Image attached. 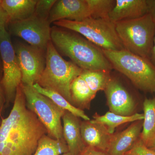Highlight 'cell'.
<instances>
[{
	"mask_svg": "<svg viewBox=\"0 0 155 155\" xmlns=\"http://www.w3.org/2000/svg\"><path fill=\"white\" fill-rule=\"evenodd\" d=\"M115 24L125 49L150 60L155 35V22L150 14Z\"/></svg>",
	"mask_w": 155,
	"mask_h": 155,
	"instance_id": "5b68a950",
	"label": "cell"
},
{
	"mask_svg": "<svg viewBox=\"0 0 155 155\" xmlns=\"http://www.w3.org/2000/svg\"><path fill=\"white\" fill-rule=\"evenodd\" d=\"M26 107L25 94L21 84L17 87L14 106L7 118H2L0 124V153L5 146V143L9 133L23 111Z\"/></svg>",
	"mask_w": 155,
	"mask_h": 155,
	"instance_id": "e0dca14e",
	"label": "cell"
},
{
	"mask_svg": "<svg viewBox=\"0 0 155 155\" xmlns=\"http://www.w3.org/2000/svg\"><path fill=\"white\" fill-rule=\"evenodd\" d=\"M56 0H38L34 15L41 19L48 20L50 12Z\"/></svg>",
	"mask_w": 155,
	"mask_h": 155,
	"instance_id": "484cf974",
	"label": "cell"
},
{
	"mask_svg": "<svg viewBox=\"0 0 155 155\" xmlns=\"http://www.w3.org/2000/svg\"></svg>",
	"mask_w": 155,
	"mask_h": 155,
	"instance_id": "8d00e7d4",
	"label": "cell"
},
{
	"mask_svg": "<svg viewBox=\"0 0 155 155\" xmlns=\"http://www.w3.org/2000/svg\"><path fill=\"white\" fill-rule=\"evenodd\" d=\"M9 23L28 19L34 14L37 0H0Z\"/></svg>",
	"mask_w": 155,
	"mask_h": 155,
	"instance_id": "ac0fdd59",
	"label": "cell"
},
{
	"mask_svg": "<svg viewBox=\"0 0 155 155\" xmlns=\"http://www.w3.org/2000/svg\"><path fill=\"white\" fill-rule=\"evenodd\" d=\"M8 23H9L8 17L0 2V29L3 27H6V25Z\"/></svg>",
	"mask_w": 155,
	"mask_h": 155,
	"instance_id": "f1b7e54d",
	"label": "cell"
},
{
	"mask_svg": "<svg viewBox=\"0 0 155 155\" xmlns=\"http://www.w3.org/2000/svg\"><path fill=\"white\" fill-rule=\"evenodd\" d=\"M150 61L155 66V35L154 38L153 45L152 50Z\"/></svg>",
	"mask_w": 155,
	"mask_h": 155,
	"instance_id": "1f68e13d",
	"label": "cell"
},
{
	"mask_svg": "<svg viewBox=\"0 0 155 155\" xmlns=\"http://www.w3.org/2000/svg\"><path fill=\"white\" fill-rule=\"evenodd\" d=\"M148 14L147 0H116L114 8L109 14L111 22L140 18Z\"/></svg>",
	"mask_w": 155,
	"mask_h": 155,
	"instance_id": "9a60e30c",
	"label": "cell"
},
{
	"mask_svg": "<svg viewBox=\"0 0 155 155\" xmlns=\"http://www.w3.org/2000/svg\"><path fill=\"white\" fill-rule=\"evenodd\" d=\"M62 120L63 137L69 152L73 155H79L87 147L81 136L79 118L66 111Z\"/></svg>",
	"mask_w": 155,
	"mask_h": 155,
	"instance_id": "2e32d148",
	"label": "cell"
},
{
	"mask_svg": "<svg viewBox=\"0 0 155 155\" xmlns=\"http://www.w3.org/2000/svg\"><path fill=\"white\" fill-rule=\"evenodd\" d=\"M149 148L155 151V139L153 143L152 144V145L151 146V147H150Z\"/></svg>",
	"mask_w": 155,
	"mask_h": 155,
	"instance_id": "836d02e7",
	"label": "cell"
},
{
	"mask_svg": "<svg viewBox=\"0 0 155 155\" xmlns=\"http://www.w3.org/2000/svg\"><path fill=\"white\" fill-rule=\"evenodd\" d=\"M46 51L45 66L36 83L43 88L61 95L72 104L71 84L83 69L73 62L64 60L51 40Z\"/></svg>",
	"mask_w": 155,
	"mask_h": 155,
	"instance_id": "7a4b0ae2",
	"label": "cell"
},
{
	"mask_svg": "<svg viewBox=\"0 0 155 155\" xmlns=\"http://www.w3.org/2000/svg\"><path fill=\"white\" fill-rule=\"evenodd\" d=\"M143 120L133 122L125 130L113 134L107 151L109 155H125L140 138Z\"/></svg>",
	"mask_w": 155,
	"mask_h": 155,
	"instance_id": "4fadbf2b",
	"label": "cell"
},
{
	"mask_svg": "<svg viewBox=\"0 0 155 155\" xmlns=\"http://www.w3.org/2000/svg\"><path fill=\"white\" fill-rule=\"evenodd\" d=\"M22 74L23 85L33 86L44 70V51L30 45L18 43L14 47Z\"/></svg>",
	"mask_w": 155,
	"mask_h": 155,
	"instance_id": "30bf717a",
	"label": "cell"
},
{
	"mask_svg": "<svg viewBox=\"0 0 155 155\" xmlns=\"http://www.w3.org/2000/svg\"><path fill=\"white\" fill-rule=\"evenodd\" d=\"M125 155H155V151L146 146L140 138L132 149Z\"/></svg>",
	"mask_w": 155,
	"mask_h": 155,
	"instance_id": "4316f807",
	"label": "cell"
},
{
	"mask_svg": "<svg viewBox=\"0 0 155 155\" xmlns=\"http://www.w3.org/2000/svg\"><path fill=\"white\" fill-rule=\"evenodd\" d=\"M57 26L80 34L102 50H125L116 31L115 24L109 19L89 17L79 21L61 20L54 22Z\"/></svg>",
	"mask_w": 155,
	"mask_h": 155,
	"instance_id": "8992f818",
	"label": "cell"
},
{
	"mask_svg": "<svg viewBox=\"0 0 155 155\" xmlns=\"http://www.w3.org/2000/svg\"><path fill=\"white\" fill-rule=\"evenodd\" d=\"M143 110L144 119L140 139L150 148L155 139V97L144 100Z\"/></svg>",
	"mask_w": 155,
	"mask_h": 155,
	"instance_id": "d6986e66",
	"label": "cell"
},
{
	"mask_svg": "<svg viewBox=\"0 0 155 155\" xmlns=\"http://www.w3.org/2000/svg\"><path fill=\"white\" fill-rule=\"evenodd\" d=\"M104 91L110 112L122 116L134 114V99L120 81L111 78Z\"/></svg>",
	"mask_w": 155,
	"mask_h": 155,
	"instance_id": "8fae6325",
	"label": "cell"
},
{
	"mask_svg": "<svg viewBox=\"0 0 155 155\" xmlns=\"http://www.w3.org/2000/svg\"><path fill=\"white\" fill-rule=\"evenodd\" d=\"M68 152L69 148L64 139H55L45 134L40 139L33 155H61Z\"/></svg>",
	"mask_w": 155,
	"mask_h": 155,
	"instance_id": "603a6c76",
	"label": "cell"
},
{
	"mask_svg": "<svg viewBox=\"0 0 155 155\" xmlns=\"http://www.w3.org/2000/svg\"><path fill=\"white\" fill-rule=\"evenodd\" d=\"M3 76V65L2 57L0 54V82L2 80Z\"/></svg>",
	"mask_w": 155,
	"mask_h": 155,
	"instance_id": "d6a6232c",
	"label": "cell"
},
{
	"mask_svg": "<svg viewBox=\"0 0 155 155\" xmlns=\"http://www.w3.org/2000/svg\"><path fill=\"white\" fill-rule=\"evenodd\" d=\"M91 17L87 0H58L50 12V24L61 20L79 21Z\"/></svg>",
	"mask_w": 155,
	"mask_h": 155,
	"instance_id": "7c38bea8",
	"label": "cell"
},
{
	"mask_svg": "<svg viewBox=\"0 0 155 155\" xmlns=\"http://www.w3.org/2000/svg\"><path fill=\"white\" fill-rule=\"evenodd\" d=\"M91 17L94 19H109L108 16L114 8L115 0H87Z\"/></svg>",
	"mask_w": 155,
	"mask_h": 155,
	"instance_id": "d4e9b609",
	"label": "cell"
},
{
	"mask_svg": "<svg viewBox=\"0 0 155 155\" xmlns=\"http://www.w3.org/2000/svg\"><path fill=\"white\" fill-rule=\"evenodd\" d=\"M78 155H109L108 153L90 146L86 148Z\"/></svg>",
	"mask_w": 155,
	"mask_h": 155,
	"instance_id": "83f0119b",
	"label": "cell"
},
{
	"mask_svg": "<svg viewBox=\"0 0 155 155\" xmlns=\"http://www.w3.org/2000/svg\"><path fill=\"white\" fill-rule=\"evenodd\" d=\"M70 90L73 106L81 110L89 108L91 102L96 95L80 75L73 81Z\"/></svg>",
	"mask_w": 155,
	"mask_h": 155,
	"instance_id": "ffe728a7",
	"label": "cell"
},
{
	"mask_svg": "<svg viewBox=\"0 0 155 155\" xmlns=\"http://www.w3.org/2000/svg\"><path fill=\"white\" fill-rule=\"evenodd\" d=\"M21 85L26 107L38 117L47 130L48 135L55 139H64L62 119L66 110L37 91L33 86L23 85L22 83Z\"/></svg>",
	"mask_w": 155,
	"mask_h": 155,
	"instance_id": "52a82bcc",
	"label": "cell"
},
{
	"mask_svg": "<svg viewBox=\"0 0 155 155\" xmlns=\"http://www.w3.org/2000/svg\"><path fill=\"white\" fill-rule=\"evenodd\" d=\"M61 155H72V154L71 153H70L69 152H68V153H65L63 154H62Z\"/></svg>",
	"mask_w": 155,
	"mask_h": 155,
	"instance_id": "e575fe53",
	"label": "cell"
},
{
	"mask_svg": "<svg viewBox=\"0 0 155 155\" xmlns=\"http://www.w3.org/2000/svg\"><path fill=\"white\" fill-rule=\"evenodd\" d=\"M94 122L101 123L104 125L108 132L111 134H114L115 129L120 125L136 121L143 120V114L136 113L130 116H122L117 115L111 112H107L104 115L99 116L95 114L93 116Z\"/></svg>",
	"mask_w": 155,
	"mask_h": 155,
	"instance_id": "44dd1931",
	"label": "cell"
},
{
	"mask_svg": "<svg viewBox=\"0 0 155 155\" xmlns=\"http://www.w3.org/2000/svg\"><path fill=\"white\" fill-rule=\"evenodd\" d=\"M148 6V14L155 22V0H147Z\"/></svg>",
	"mask_w": 155,
	"mask_h": 155,
	"instance_id": "f546056e",
	"label": "cell"
},
{
	"mask_svg": "<svg viewBox=\"0 0 155 155\" xmlns=\"http://www.w3.org/2000/svg\"><path fill=\"white\" fill-rule=\"evenodd\" d=\"M81 131L87 146L107 153L113 134L109 133L104 125L93 120H84L81 122Z\"/></svg>",
	"mask_w": 155,
	"mask_h": 155,
	"instance_id": "5bb4252c",
	"label": "cell"
},
{
	"mask_svg": "<svg viewBox=\"0 0 155 155\" xmlns=\"http://www.w3.org/2000/svg\"><path fill=\"white\" fill-rule=\"evenodd\" d=\"M1 122H2V119L0 118V124H1Z\"/></svg>",
	"mask_w": 155,
	"mask_h": 155,
	"instance_id": "d590c367",
	"label": "cell"
},
{
	"mask_svg": "<svg viewBox=\"0 0 155 155\" xmlns=\"http://www.w3.org/2000/svg\"><path fill=\"white\" fill-rule=\"evenodd\" d=\"M10 32L21 38L30 45L45 51L51 40V29L48 20L35 15L28 19L9 23Z\"/></svg>",
	"mask_w": 155,
	"mask_h": 155,
	"instance_id": "9c48e42d",
	"label": "cell"
},
{
	"mask_svg": "<svg viewBox=\"0 0 155 155\" xmlns=\"http://www.w3.org/2000/svg\"><path fill=\"white\" fill-rule=\"evenodd\" d=\"M6 104L5 97L1 84H0V118H1L4 106Z\"/></svg>",
	"mask_w": 155,
	"mask_h": 155,
	"instance_id": "4dcf8cb0",
	"label": "cell"
},
{
	"mask_svg": "<svg viewBox=\"0 0 155 155\" xmlns=\"http://www.w3.org/2000/svg\"><path fill=\"white\" fill-rule=\"evenodd\" d=\"M102 50L113 68L129 78L137 88L155 94V66L150 60L125 49Z\"/></svg>",
	"mask_w": 155,
	"mask_h": 155,
	"instance_id": "277c9868",
	"label": "cell"
},
{
	"mask_svg": "<svg viewBox=\"0 0 155 155\" xmlns=\"http://www.w3.org/2000/svg\"><path fill=\"white\" fill-rule=\"evenodd\" d=\"M51 36L56 48L83 70L110 72L113 69L101 49L86 39L57 26L51 29Z\"/></svg>",
	"mask_w": 155,
	"mask_h": 155,
	"instance_id": "6da1fadb",
	"label": "cell"
},
{
	"mask_svg": "<svg viewBox=\"0 0 155 155\" xmlns=\"http://www.w3.org/2000/svg\"><path fill=\"white\" fill-rule=\"evenodd\" d=\"M95 94L104 91L111 77L110 72L103 70H83L80 75Z\"/></svg>",
	"mask_w": 155,
	"mask_h": 155,
	"instance_id": "cb8c5ba5",
	"label": "cell"
},
{
	"mask_svg": "<svg viewBox=\"0 0 155 155\" xmlns=\"http://www.w3.org/2000/svg\"><path fill=\"white\" fill-rule=\"evenodd\" d=\"M48 134L38 117L26 107L11 129L0 155H33L40 139Z\"/></svg>",
	"mask_w": 155,
	"mask_h": 155,
	"instance_id": "3957f363",
	"label": "cell"
},
{
	"mask_svg": "<svg viewBox=\"0 0 155 155\" xmlns=\"http://www.w3.org/2000/svg\"><path fill=\"white\" fill-rule=\"evenodd\" d=\"M0 54L3 65V76L0 84L5 97V105L8 106L14 102L17 87L22 82V74L6 27L0 29Z\"/></svg>",
	"mask_w": 155,
	"mask_h": 155,
	"instance_id": "ba28073f",
	"label": "cell"
},
{
	"mask_svg": "<svg viewBox=\"0 0 155 155\" xmlns=\"http://www.w3.org/2000/svg\"><path fill=\"white\" fill-rule=\"evenodd\" d=\"M33 87L40 93L45 96L61 109L68 111L78 118H80L85 121H89L91 119L84 111L81 109L78 108L72 104L65 97L56 92L43 88L37 83L34 84Z\"/></svg>",
	"mask_w": 155,
	"mask_h": 155,
	"instance_id": "7402d4cb",
	"label": "cell"
}]
</instances>
